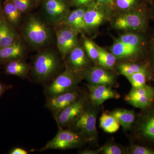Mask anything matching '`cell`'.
Listing matches in <instances>:
<instances>
[{"instance_id":"14","label":"cell","mask_w":154,"mask_h":154,"mask_svg":"<svg viewBox=\"0 0 154 154\" xmlns=\"http://www.w3.org/2000/svg\"><path fill=\"white\" fill-rule=\"evenodd\" d=\"M106 7L95 2L86 8L84 16L85 23L88 31L99 27L106 18Z\"/></svg>"},{"instance_id":"1","label":"cell","mask_w":154,"mask_h":154,"mask_svg":"<svg viewBox=\"0 0 154 154\" xmlns=\"http://www.w3.org/2000/svg\"><path fill=\"white\" fill-rule=\"evenodd\" d=\"M47 24L34 15L28 17L24 22L22 27V35L31 47L41 48L51 42L52 33Z\"/></svg>"},{"instance_id":"6","label":"cell","mask_w":154,"mask_h":154,"mask_svg":"<svg viewBox=\"0 0 154 154\" xmlns=\"http://www.w3.org/2000/svg\"><path fill=\"white\" fill-rule=\"evenodd\" d=\"M147 25L145 13L136 8L127 11L119 15L113 22L114 28L119 30H142Z\"/></svg>"},{"instance_id":"22","label":"cell","mask_w":154,"mask_h":154,"mask_svg":"<svg viewBox=\"0 0 154 154\" xmlns=\"http://www.w3.org/2000/svg\"><path fill=\"white\" fill-rule=\"evenodd\" d=\"M99 57L98 63L102 67L110 69L113 68L116 62V57L111 52L98 45Z\"/></svg>"},{"instance_id":"19","label":"cell","mask_w":154,"mask_h":154,"mask_svg":"<svg viewBox=\"0 0 154 154\" xmlns=\"http://www.w3.org/2000/svg\"><path fill=\"white\" fill-rule=\"evenodd\" d=\"M3 13L4 17L11 26L17 27L19 25L22 19V13L11 0H6Z\"/></svg>"},{"instance_id":"26","label":"cell","mask_w":154,"mask_h":154,"mask_svg":"<svg viewBox=\"0 0 154 154\" xmlns=\"http://www.w3.org/2000/svg\"><path fill=\"white\" fill-rule=\"evenodd\" d=\"M118 69L121 74L127 77L138 72L146 70V67L138 64L123 63L119 65Z\"/></svg>"},{"instance_id":"28","label":"cell","mask_w":154,"mask_h":154,"mask_svg":"<svg viewBox=\"0 0 154 154\" xmlns=\"http://www.w3.org/2000/svg\"><path fill=\"white\" fill-rule=\"evenodd\" d=\"M20 39L19 34L11 26L7 33L0 39V48L12 45Z\"/></svg>"},{"instance_id":"37","label":"cell","mask_w":154,"mask_h":154,"mask_svg":"<svg viewBox=\"0 0 154 154\" xmlns=\"http://www.w3.org/2000/svg\"><path fill=\"white\" fill-rule=\"evenodd\" d=\"M29 152L25 149L21 147H16L11 149L9 154H28Z\"/></svg>"},{"instance_id":"36","label":"cell","mask_w":154,"mask_h":154,"mask_svg":"<svg viewBox=\"0 0 154 154\" xmlns=\"http://www.w3.org/2000/svg\"><path fill=\"white\" fill-rule=\"evenodd\" d=\"M11 26L4 16L0 21V39L7 33Z\"/></svg>"},{"instance_id":"7","label":"cell","mask_w":154,"mask_h":154,"mask_svg":"<svg viewBox=\"0 0 154 154\" xmlns=\"http://www.w3.org/2000/svg\"><path fill=\"white\" fill-rule=\"evenodd\" d=\"M42 11L45 22L54 27L58 26L70 12L66 0H45Z\"/></svg>"},{"instance_id":"35","label":"cell","mask_w":154,"mask_h":154,"mask_svg":"<svg viewBox=\"0 0 154 154\" xmlns=\"http://www.w3.org/2000/svg\"><path fill=\"white\" fill-rule=\"evenodd\" d=\"M96 2V0H71V5L75 8H87Z\"/></svg>"},{"instance_id":"4","label":"cell","mask_w":154,"mask_h":154,"mask_svg":"<svg viewBox=\"0 0 154 154\" xmlns=\"http://www.w3.org/2000/svg\"><path fill=\"white\" fill-rule=\"evenodd\" d=\"M83 77L82 75L75 72L66 66L65 70L46 87V94L51 97L72 91L77 88Z\"/></svg>"},{"instance_id":"20","label":"cell","mask_w":154,"mask_h":154,"mask_svg":"<svg viewBox=\"0 0 154 154\" xmlns=\"http://www.w3.org/2000/svg\"><path fill=\"white\" fill-rule=\"evenodd\" d=\"M110 114L119 122L125 131L130 129L135 119L134 111L125 109H116L110 112Z\"/></svg>"},{"instance_id":"38","label":"cell","mask_w":154,"mask_h":154,"mask_svg":"<svg viewBox=\"0 0 154 154\" xmlns=\"http://www.w3.org/2000/svg\"><path fill=\"white\" fill-rule=\"evenodd\" d=\"M13 88L11 85H6L0 82V98L2 96L5 92Z\"/></svg>"},{"instance_id":"29","label":"cell","mask_w":154,"mask_h":154,"mask_svg":"<svg viewBox=\"0 0 154 154\" xmlns=\"http://www.w3.org/2000/svg\"><path fill=\"white\" fill-rule=\"evenodd\" d=\"M132 88H137L145 86L146 81V70L135 73L133 74L126 77Z\"/></svg>"},{"instance_id":"43","label":"cell","mask_w":154,"mask_h":154,"mask_svg":"<svg viewBox=\"0 0 154 154\" xmlns=\"http://www.w3.org/2000/svg\"><path fill=\"white\" fill-rule=\"evenodd\" d=\"M146 2H148L149 3H152V0H145Z\"/></svg>"},{"instance_id":"44","label":"cell","mask_w":154,"mask_h":154,"mask_svg":"<svg viewBox=\"0 0 154 154\" xmlns=\"http://www.w3.org/2000/svg\"><path fill=\"white\" fill-rule=\"evenodd\" d=\"M1 0H0V6H1Z\"/></svg>"},{"instance_id":"45","label":"cell","mask_w":154,"mask_h":154,"mask_svg":"<svg viewBox=\"0 0 154 154\" xmlns=\"http://www.w3.org/2000/svg\"></svg>"},{"instance_id":"12","label":"cell","mask_w":154,"mask_h":154,"mask_svg":"<svg viewBox=\"0 0 154 154\" xmlns=\"http://www.w3.org/2000/svg\"><path fill=\"white\" fill-rule=\"evenodd\" d=\"M66 59V66L77 73L82 75L88 68L89 57L84 48L79 45L72 50Z\"/></svg>"},{"instance_id":"3","label":"cell","mask_w":154,"mask_h":154,"mask_svg":"<svg viewBox=\"0 0 154 154\" xmlns=\"http://www.w3.org/2000/svg\"><path fill=\"white\" fill-rule=\"evenodd\" d=\"M96 106L93 104L86 106L82 112L69 125L70 130L82 136L86 141L94 140L97 135Z\"/></svg>"},{"instance_id":"33","label":"cell","mask_w":154,"mask_h":154,"mask_svg":"<svg viewBox=\"0 0 154 154\" xmlns=\"http://www.w3.org/2000/svg\"><path fill=\"white\" fill-rule=\"evenodd\" d=\"M101 153L103 154H122L124 153V151L119 146L110 143L104 146L100 149Z\"/></svg>"},{"instance_id":"21","label":"cell","mask_w":154,"mask_h":154,"mask_svg":"<svg viewBox=\"0 0 154 154\" xmlns=\"http://www.w3.org/2000/svg\"><path fill=\"white\" fill-rule=\"evenodd\" d=\"M100 126L104 131L108 133H114L118 131L120 125L110 113H103L99 119Z\"/></svg>"},{"instance_id":"16","label":"cell","mask_w":154,"mask_h":154,"mask_svg":"<svg viewBox=\"0 0 154 154\" xmlns=\"http://www.w3.org/2000/svg\"><path fill=\"white\" fill-rule=\"evenodd\" d=\"M26 52L25 45L20 38L10 46L0 48V62L8 63L18 59H24Z\"/></svg>"},{"instance_id":"18","label":"cell","mask_w":154,"mask_h":154,"mask_svg":"<svg viewBox=\"0 0 154 154\" xmlns=\"http://www.w3.org/2000/svg\"><path fill=\"white\" fill-rule=\"evenodd\" d=\"M5 70L8 74L25 78L28 75L30 67L24 59H18L7 63Z\"/></svg>"},{"instance_id":"17","label":"cell","mask_w":154,"mask_h":154,"mask_svg":"<svg viewBox=\"0 0 154 154\" xmlns=\"http://www.w3.org/2000/svg\"><path fill=\"white\" fill-rule=\"evenodd\" d=\"M141 49L142 47L128 45L117 39L110 48V52L116 58H124L136 55Z\"/></svg>"},{"instance_id":"2","label":"cell","mask_w":154,"mask_h":154,"mask_svg":"<svg viewBox=\"0 0 154 154\" xmlns=\"http://www.w3.org/2000/svg\"><path fill=\"white\" fill-rule=\"evenodd\" d=\"M60 66V60L57 54L52 50H44L34 58L32 75L38 82H46L56 75Z\"/></svg>"},{"instance_id":"15","label":"cell","mask_w":154,"mask_h":154,"mask_svg":"<svg viewBox=\"0 0 154 154\" xmlns=\"http://www.w3.org/2000/svg\"><path fill=\"white\" fill-rule=\"evenodd\" d=\"M86 9V8H76L70 11L66 18L58 26H68L73 28L78 33L88 32L84 19Z\"/></svg>"},{"instance_id":"34","label":"cell","mask_w":154,"mask_h":154,"mask_svg":"<svg viewBox=\"0 0 154 154\" xmlns=\"http://www.w3.org/2000/svg\"><path fill=\"white\" fill-rule=\"evenodd\" d=\"M129 152L132 154H154V151L150 149L134 144L130 147Z\"/></svg>"},{"instance_id":"39","label":"cell","mask_w":154,"mask_h":154,"mask_svg":"<svg viewBox=\"0 0 154 154\" xmlns=\"http://www.w3.org/2000/svg\"><path fill=\"white\" fill-rule=\"evenodd\" d=\"M96 2L99 5L107 7L113 5L114 0H96Z\"/></svg>"},{"instance_id":"30","label":"cell","mask_w":154,"mask_h":154,"mask_svg":"<svg viewBox=\"0 0 154 154\" xmlns=\"http://www.w3.org/2000/svg\"><path fill=\"white\" fill-rule=\"evenodd\" d=\"M141 0H114L113 5L116 8L123 11L137 8L140 5Z\"/></svg>"},{"instance_id":"13","label":"cell","mask_w":154,"mask_h":154,"mask_svg":"<svg viewBox=\"0 0 154 154\" xmlns=\"http://www.w3.org/2000/svg\"><path fill=\"white\" fill-rule=\"evenodd\" d=\"M89 91V97L92 104L99 106L105 101L111 99H118L120 95L111 88L107 85H86Z\"/></svg>"},{"instance_id":"24","label":"cell","mask_w":154,"mask_h":154,"mask_svg":"<svg viewBox=\"0 0 154 154\" xmlns=\"http://www.w3.org/2000/svg\"><path fill=\"white\" fill-rule=\"evenodd\" d=\"M140 130L144 137L154 140V115L146 119L141 125Z\"/></svg>"},{"instance_id":"41","label":"cell","mask_w":154,"mask_h":154,"mask_svg":"<svg viewBox=\"0 0 154 154\" xmlns=\"http://www.w3.org/2000/svg\"><path fill=\"white\" fill-rule=\"evenodd\" d=\"M3 17H4V15H3L2 11V9H1V6H0V21L2 19Z\"/></svg>"},{"instance_id":"31","label":"cell","mask_w":154,"mask_h":154,"mask_svg":"<svg viewBox=\"0 0 154 154\" xmlns=\"http://www.w3.org/2000/svg\"><path fill=\"white\" fill-rule=\"evenodd\" d=\"M141 95L154 96V90L150 86L147 85L137 88H132L125 97H133Z\"/></svg>"},{"instance_id":"27","label":"cell","mask_w":154,"mask_h":154,"mask_svg":"<svg viewBox=\"0 0 154 154\" xmlns=\"http://www.w3.org/2000/svg\"><path fill=\"white\" fill-rule=\"evenodd\" d=\"M84 48L87 55L90 59L94 62L98 63L99 50L98 45L89 38H85L83 42Z\"/></svg>"},{"instance_id":"8","label":"cell","mask_w":154,"mask_h":154,"mask_svg":"<svg viewBox=\"0 0 154 154\" xmlns=\"http://www.w3.org/2000/svg\"><path fill=\"white\" fill-rule=\"evenodd\" d=\"M57 45L59 52L63 60L79 45L78 32L73 28L60 25L54 27Z\"/></svg>"},{"instance_id":"5","label":"cell","mask_w":154,"mask_h":154,"mask_svg":"<svg viewBox=\"0 0 154 154\" xmlns=\"http://www.w3.org/2000/svg\"><path fill=\"white\" fill-rule=\"evenodd\" d=\"M58 131L52 139L40 150L43 152L48 149L65 150L79 147L86 141L84 137L71 130L63 129L59 127Z\"/></svg>"},{"instance_id":"42","label":"cell","mask_w":154,"mask_h":154,"mask_svg":"<svg viewBox=\"0 0 154 154\" xmlns=\"http://www.w3.org/2000/svg\"><path fill=\"white\" fill-rule=\"evenodd\" d=\"M42 0H33L34 1V3L36 4H38V3H40L41 1H42Z\"/></svg>"},{"instance_id":"10","label":"cell","mask_w":154,"mask_h":154,"mask_svg":"<svg viewBox=\"0 0 154 154\" xmlns=\"http://www.w3.org/2000/svg\"><path fill=\"white\" fill-rule=\"evenodd\" d=\"M86 102L85 96H81L75 102L54 116L58 127L63 128L69 125L85 109Z\"/></svg>"},{"instance_id":"11","label":"cell","mask_w":154,"mask_h":154,"mask_svg":"<svg viewBox=\"0 0 154 154\" xmlns=\"http://www.w3.org/2000/svg\"><path fill=\"white\" fill-rule=\"evenodd\" d=\"M83 77L90 85H94L111 86L115 82V77L107 69L102 67L95 66L88 68L83 73Z\"/></svg>"},{"instance_id":"40","label":"cell","mask_w":154,"mask_h":154,"mask_svg":"<svg viewBox=\"0 0 154 154\" xmlns=\"http://www.w3.org/2000/svg\"><path fill=\"white\" fill-rule=\"evenodd\" d=\"M101 152V150L99 149V150L94 151L91 150L89 149H85L84 150L82 151L79 152V153L82 154H96L99 153Z\"/></svg>"},{"instance_id":"23","label":"cell","mask_w":154,"mask_h":154,"mask_svg":"<svg viewBox=\"0 0 154 154\" xmlns=\"http://www.w3.org/2000/svg\"><path fill=\"white\" fill-rule=\"evenodd\" d=\"M154 98V96L141 95L133 97H125V100L134 107L144 109L151 104Z\"/></svg>"},{"instance_id":"32","label":"cell","mask_w":154,"mask_h":154,"mask_svg":"<svg viewBox=\"0 0 154 154\" xmlns=\"http://www.w3.org/2000/svg\"><path fill=\"white\" fill-rule=\"evenodd\" d=\"M22 14L28 13L33 6V0H11Z\"/></svg>"},{"instance_id":"9","label":"cell","mask_w":154,"mask_h":154,"mask_svg":"<svg viewBox=\"0 0 154 154\" xmlns=\"http://www.w3.org/2000/svg\"><path fill=\"white\" fill-rule=\"evenodd\" d=\"M79 89L48 97L45 106L55 116L81 97Z\"/></svg>"},{"instance_id":"25","label":"cell","mask_w":154,"mask_h":154,"mask_svg":"<svg viewBox=\"0 0 154 154\" xmlns=\"http://www.w3.org/2000/svg\"><path fill=\"white\" fill-rule=\"evenodd\" d=\"M118 39L125 44L142 47L143 41V38L140 35L133 33H127L122 34Z\"/></svg>"}]
</instances>
